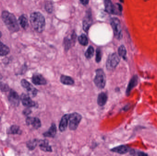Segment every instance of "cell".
I'll list each match as a JSON object with an SVG mask.
<instances>
[{"label":"cell","mask_w":157,"mask_h":156,"mask_svg":"<svg viewBox=\"0 0 157 156\" xmlns=\"http://www.w3.org/2000/svg\"><path fill=\"white\" fill-rule=\"evenodd\" d=\"M10 89L8 85L4 82H0V90L2 92H8Z\"/></svg>","instance_id":"4dcf8cb0"},{"label":"cell","mask_w":157,"mask_h":156,"mask_svg":"<svg viewBox=\"0 0 157 156\" xmlns=\"http://www.w3.org/2000/svg\"><path fill=\"white\" fill-rule=\"evenodd\" d=\"M93 24L92 14L90 11L87 12L86 16L83 20V29L86 32H87L89 29L90 27Z\"/></svg>","instance_id":"7c38bea8"},{"label":"cell","mask_w":157,"mask_h":156,"mask_svg":"<svg viewBox=\"0 0 157 156\" xmlns=\"http://www.w3.org/2000/svg\"><path fill=\"white\" fill-rule=\"evenodd\" d=\"M2 21L12 33L17 32L20 30V26L16 17L13 13L7 11L2 12L1 14Z\"/></svg>","instance_id":"6da1fadb"},{"label":"cell","mask_w":157,"mask_h":156,"mask_svg":"<svg viewBox=\"0 0 157 156\" xmlns=\"http://www.w3.org/2000/svg\"><path fill=\"white\" fill-rule=\"evenodd\" d=\"M78 40L81 45L83 46H86L88 44V40L85 34H82L79 36Z\"/></svg>","instance_id":"4316f807"},{"label":"cell","mask_w":157,"mask_h":156,"mask_svg":"<svg viewBox=\"0 0 157 156\" xmlns=\"http://www.w3.org/2000/svg\"><path fill=\"white\" fill-rule=\"evenodd\" d=\"M81 3L84 5H86L88 4L89 2V0H80Z\"/></svg>","instance_id":"836d02e7"},{"label":"cell","mask_w":157,"mask_h":156,"mask_svg":"<svg viewBox=\"0 0 157 156\" xmlns=\"http://www.w3.org/2000/svg\"><path fill=\"white\" fill-rule=\"evenodd\" d=\"M32 81L36 85H45L46 84V80L40 74H34L32 77Z\"/></svg>","instance_id":"8fae6325"},{"label":"cell","mask_w":157,"mask_h":156,"mask_svg":"<svg viewBox=\"0 0 157 156\" xmlns=\"http://www.w3.org/2000/svg\"><path fill=\"white\" fill-rule=\"evenodd\" d=\"M45 9L48 13H52L53 11V5L50 1L46 2L45 5Z\"/></svg>","instance_id":"1f68e13d"},{"label":"cell","mask_w":157,"mask_h":156,"mask_svg":"<svg viewBox=\"0 0 157 156\" xmlns=\"http://www.w3.org/2000/svg\"><path fill=\"white\" fill-rule=\"evenodd\" d=\"M94 82L96 87L98 88L102 89L104 88L106 84V77L103 70L100 68L96 70Z\"/></svg>","instance_id":"3957f363"},{"label":"cell","mask_w":157,"mask_h":156,"mask_svg":"<svg viewBox=\"0 0 157 156\" xmlns=\"http://www.w3.org/2000/svg\"><path fill=\"white\" fill-rule=\"evenodd\" d=\"M82 117L77 112L73 113L69 115V129L70 130H75L78 127Z\"/></svg>","instance_id":"277c9868"},{"label":"cell","mask_w":157,"mask_h":156,"mask_svg":"<svg viewBox=\"0 0 157 156\" xmlns=\"http://www.w3.org/2000/svg\"><path fill=\"white\" fill-rule=\"evenodd\" d=\"M31 112H32V111H31V109H29V108L27 107V108L25 109L23 111V114H24V115H25V116H29V114H30L31 113Z\"/></svg>","instance_id":"d6a6232c"},{"label":"cell","mask_w":157,"mask_h":156,"mask_svg":"<svg viewBox=\"0 0 157 156\" xmlns=\"http://www.w3.org/2000/svg\"><path fill=\"white\" fill-rule=\"evenodd\" d=\"M10 53L9 47L2 42H0V56H4L8 55Z\"/></svg>","instance_id":"603a6c76"},{"label":"cell","mask_w":157,"mask_h":156,"mask_svg":"<svg viewBox=\"0 0 157 156\" xmlns=\"http://www.w3.org/2000/svg\"><path fill=\"white\" fill-rule=\"evenodd\" d=\"M108 100V96L104 92H102L98 95L97 103L100 106H104Z\"/></svg>","instance_id":"ffe728a7"},{"label":"cell","mask_w":157,"mask_h":156,"mask_svg":"<svg viewBox=\"0 0 157 156\" xmlns=\"http://www.w3.org/2000/svg\"><path fill=\"white\" fill-rule=\"evenodd\" d=\"M30 22L34 29L39 33L43 32L45 28V19L39 12H34L30 16Z\"/></svg>","instance_id":"7a4b0ae2"},{"label":"cell","mask_w":157,"mask_h":156,"mask_svg":"<svg viewBox=\"0 0 157 156\" xmlns=\"http://www.w3.org/2000/svg\"><path fill=\"white\" fill-rule=\"evenodd\" d=\"M102 57V53L101 50L100 49L98 48L96 50V61L97 63H99L101 61Z\"/></svg>","instance_id":"f546056e"},{"label":"cell","mask_w":157,"mask_h":156,"mask_svg":"<svg viewBox=\"0 0 157 156\" xmlns=\"http://www.w3.org/2000/svg\"><path fill=\"white\" fill-rule=\"evenodd\" d=\"M94 53V49L93 46L89 47L85 53V56L87 59H90L93 57Z\"/></svg>","instance_id":"83f0119b"},{"label":"cell","mask_w":157,"mask_h":156,"mask_svg":"<svg viewBox=\"0 0 157 156\" xmlns=\"http://www.w3.org/2000/svg\"><path fill=\"white\" fill-rule=\"evenodd\" d=\"M69 114H64L62 117L60 122L59 123V129L61 132H64L68 127L69 121Z\"/></svg>","instance_id":"2e32d148"},{"label":"cell","mask_w":157,"mask_h":156,"mask_svg":"<svg viewBox=\"0 0 157 156\" xmlns=\"http://www.w3.org/2000/svg\"><path fill=\"white\" fill-rule=\"evenodd\" d=\"M26 123L28 126L31 125L34 129H38L41 125V121L39 118L33 117H28L26 120Z\"/></svg>","instance_id":"30bf717a"},{"label":"cell","mask_w":157,"mask_h":156,"mask_svg":"<svg viewBox=\"0 0 157 156\" xmlns=\"http://www.w3.org/2000/svg\"><path fill=\"white\" fill-rule=\"evenodd\" d=\"M104 4L105 10L107 13L110 14H119L118 12L117 11L116 7L112 3L110 0H105Z\"/></svg>","instance_id":"4fadbf2b"},{"label":"cell","mask_w":157,"mask_h":156,"mask_svg":"<svg viewBox=\"0 0 157 156\" xmlns=\"http://www.w3.org/2000/svg\"><path fill=\"white\" fill-rule=\"evenodd\" d=\"M120 62V58L116 53H113L109 56L106 62L107 69L111 70L115 68Z\"/></svg>","instance_id":"8992f818"},{"label":"cell","mask_w":157,"mask_h":156,"mask_svg":"<svg viewBox=\"0 0 157 156\" xmlns=\"http://www.w3.org/2000/svg\"><path fill=\"white\" fill-rule=\"evenodd\" d=\"M20 100L23 105L25 107L31 108L33 107L36 105V103L31 100L29 94L22 93L21 96Z\"/></svg>","instance_id":"9c48e42d"},{"label":"cell","mask_w":157,"mask_h":156,"mask_svg":"<svg viewBox=\"0 0 157 156\" xmlns=\"http://www.w3.org/2000/svg\"><path fill=\"white\" fill-rule=\"evenodd\" d=\"M18 22L23 29L25 30L27 29L29 26V23L27 18L25 15H22L20 16L18 18Z\"/></svg>","instance_id":"7402d4cb"},{"label":"cell","mask_w":157,"mask_h":156,"mask_svg":"<svg viewBox=\"0 0 157 156\" xmlns=\"http://www.w3.org/2000/svg\"><path fill=\"white\" fill-rule=\"evenodd\" d=\"M110 24L113 28L115 38L118 40L121 39L122 38V33L120 20L116 17H113L110 20Z\"/></svg>","instance_id":"5b68a950"},{"label":"cell","mask_w":157,"mask_h":156,"mask_svg":"<svg viewBox=\"0 0 157 156\" xmlns=\"http://www.w3.org/2000/svg\"><path fill=\"white\" fill-rule=\"evenodd\" d=\"M130 149V148L126 146L121 145L111 149V151L114 153H117L118 154H124L129 152Z\"/></svg>","instance_id":"ac0fdd59"},{"label":"cell","mask_w":157,"mask_h":156,"mask_svg":"<svg viewBox=\"0 0 157 156\" xmlns=\"http://www.w3.org/2000/svg\"><path fill=\"white\" fill-rule=\"evenodd\" d=\"M76 39V34L75 33H72L71 35V39H69L68 38H65L64 40V44L65 49L66 51L69 50L72 46V45H74Z\"/></svg>","instance_id":"e0dca14e"},{"label":"cell","mask_w":157,"mask_h":156,"mask_svg":"<svg viewBox=\"0 0 157 156\" xmlns=\"http://www.w3.org/2000/svg\"><path fill=\"white\" fill-rule=\"evenodd\" d=\"M0 120H1V118H0Z\"/></svg>","instance_id":"8d00e7d4"},{"label":"cell","mask_w":157,"mask_h":156,"mask_svg":"<svg viewBox=\"0 0 157 156\" xmlns=\"http://www.w3.org/2000/svg\"><path fill=\"white\" fill-rule=\"evenodd\" d=\"M56 133H57V128L56 125L54 123H53L48 131L44 133L43 135L45 137L54 138L56 136Z\"/></svg>","instance_id":"d6986e66"},{"label":"cell","mask_w":157,"mask_h":156,"mask_svg":"<svg viewBox=\"0 0 157 156\" xmlns=\"http://www.w3.org/2000/svg\"><path fill=\"white\" fill-rule=\"evenodd\" d=\"M21 84L24 88L26 89L28 94L31 97H35L36 96L38 92L37 89L34 87L32 85L26 80L22 79L21 81Z\"/></svg>","instance_id":"52a82bcc"},{"label":"cell","mask_w":157,"mask_h":156,"mask_svg":"<svg viewBox=\"0 0 157 156\" xmlns=\"http://www.w3.org/2000/svg\"><path fill=\"white\" fill-rule=\"evenodd\" d=\"M39 143V140L36 139L30 140L26 142V146L30 150H33L36 148L38 144Z\"/></svg>","instance_id":"cb8c5ba5"},{"label":"cell","mask_w":157,"mask_h":156,"mask_svg":"<svg viewBox=\"0 0 157 156\" xmlns=\"http://www.w3.org/2000/svg\"><path fill=\"white\" fill-rule=\"evenodd\" d=\"M130 153L131 155H137V156H147V154L143 152L140 151H137L134 149H130Z\"/></svg>","instance_id":"f1b7e54d"},{"label":"cell","mask_w":157,"mask_h":156,"mask_svg":"<svg viewBox=\"0 0 157 156\" xmlns=\"http://www.w3.org/2000/svg\"><path fill=\"white\" fill-rule=\"evenodd\" d=\"M120 1H121V2H123L124 1H123V0H120Z\"/></svg>","instance_id":"d590c367"},{"label":"cell","mask_w":157,"mask_h":156,"mask_svg":"<svg viewBox=\"0 0 157 156\" xmlns=\"http://www.w3.org/2000/svg\"><path fill=\"white\" fill-rule=\"evenodd\" d=\"M138 77L137 76L134 75L133 76V77L130 79L128 87L126 89V94L127 96H129L130 95L131 90H132L135 87H136L138 84Z\"/></svg>","instance_id":"5bb4252c"},{"label":"cell","mask_w":157,"mask_h":156,"mask_svg":"<svg viewBox=\"0 0 157 156\" xmlns=\"http://www.w3.org/2000/svg\"><path fill=\"white\" fill-rule=\"evenodd\" d=\"M126 48L125 46L123 45H121L118 49V55L120 56L124 60L126 59Z\"/></svg>","instance_id":"484cf974"},{"label":"cell","mask_w":157,"mask_h":156,"mask_svg":"<svg viewBox=\"0 0 157 156\" xmlns=\"http://www.w3.org/2000/svg\"><path fill=\"white\" fill-rule=\"evenodd\" d=\"M22 130L20 129L19 126L16 125H13L10 127L8 130V134H18L21 135L22 134Z\"/></svg>","instance_id":"d4e9b609"},{"label":"cell","mask_w":157,"mask_h":156,"mask_svg":"<svg viewBox=\"0 0 157 156\" xmlns=\"http://www.w3.org/2000/svg\"><path fill=\"white\" fill-rule=\"evenodd\" d=\"M8 100L11 104L15 107H17L20 105V98L17 93L13 89L10 90L8 96Z\"/></svg>","instance_id":"ba28073f"},{"label":"cell","mask_w":157,"mask_h":156,"mask_svg":"<svg viewBox=\"0 0 157 156\" xmlns=\"http://www.w3.org/2000/svg\"><path fill=\"white\" fill-rule=\"evenodd\" d=\"M61 82L65 85H73L74 84V81L70 77L62 75L60 77Z\"/></svg>","instance_id":"44dd1931"},{"label":"cell","mask_w":157,"mask_h":156,"mask_svg":"<svg viewBox=\"0 0 157 156\" xmlns=\"http://www.w3.org/2000/svg\"><path fill=\"white\" fill-rule=\"evenodd\" d=\"M2 36V33H1V31H0V38Z\"/></svg>","instance_id":"e575fe53"},{"label":"cell","mask_w":157,"mask_h":156,"mask_svg":"<svg viewBox=\"0 0 157 156\" xmlns=\"http://www.w3.org/2000/svg\"><path fill=\"white\" fill-rule=\"evenodd\" d=\"M39 147L41 150L45 152H52L53 151L52 147L49 144L48 141L45 140H39Z\"/></svg>","instance_id":"9a60e30c"}]
</instances>
